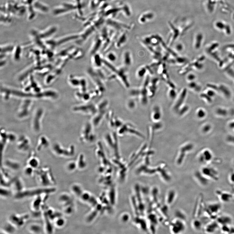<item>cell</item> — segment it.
<instances>
[{
  "mask_svg": "<svg viewBox=\"0 0 234 234\" xmlns=\"http://www.w3.org/2000/svg\"><path fill=\"white\" fill-rule=\"evenodd\" d=\"M1 11L8 13L12 17H20L26 13L27 9L22 2L11 0L1 6Z\"/></svg>",
  "mask_w": 234,
  "mask_h": 234,
  "instance_id": "cell-2",
  "label": "cell"
},
{
  "mask_svg": "<svg viewBox=\"0 0 234 234\" xmlns=\"http://www.w3.org/2000/svg\"><path fill=\"white\" fill-rule=\"evenodd\" d=\"M175 49L177 53H181L184 50V47L182 44L179 43L175 45Z\"/></svg>",
  "mask_w": 234,
  "mask_h": 234,
  "instance_id": "cell-28",
  "label": "cell"
},
{
  "mask_svg": "<svg viewBox=\"0 0 234 234\" xmlns=\"http://www.w3.org/2000/svg\"><path fill=\"white\" fill-rule=\"evenodd\" d=\"M28 231L32 234H40L44 231V228L41 225L37 223H33L30 225L28 228Z\"/></svg>",
  "mask_w": 234,
  "mask_h": 234,
  "instance_id": "cell-15",
  "label": "cell"
},
{
  "mask_svg": "<svg viewBox=\"0 0 234 234\" xmlns=\"http://www.w3.org/2000/svg\"><path fill=\"white\" fill-rule=\"evenodd\" d=\"M168 94L169 98L174 99L177 97V93L175 88L170 87L169 88Z\"/></svg>",
  "mask_w": 234,
  "mask_h": 234,
  "instance_id": "cell-25",
  "label": "cell"
},
{
  "mask_svg": "<svg viewBox=\"0 0 234 234\" xmlns=\"http://www.w3.org/2000/svg\"><path fill=\"white\" fill-rule=\"evenodd\" d=\"M72 191L74 193L79 196H81L82 194L81 191L79 186L75 185L72 188Z\"/></svg>",
  "mask_w": 234,
  "mask_h": 234,
  "instance_id": "cell-27",
  "label": "cell"
},
{
  "mask_svg": "<svg viewBox=\"0 0 234 234\" xmlns=\"http://www.w3.org/2000/svg\"><path fill=\"white\" fill-rule=\"evenodd\" d=\"M71 197L69 195L65 193H62L59 195L58 197V202L59 203L63 206L71 203Z\"/></svg>",
  "mask_w": 234,
  "mask_h": 234,
  "instance_id": "cell-14",
  "label": "cell"
},
{
  "mask_svg": "<svg viewBox=\"0 0 234 234\" xmlns=\"http://www.w3.org/2000/svg\"><path fill=\"white\" fill-rule=\"evenodd\" d=\"M57 189L55 187H39L25 188L20 192L14 194V198L17 200H22L34 198L41 195L47 194L49 195L54 193Z\"/></svg>",
  "mask_w": 234,
  "mask_h": 234,
  "instance_id": "cell-1",
  "label": "cell"
},
{
  "mask_svg": "<svg viewBox=\"0 0 234 234\" xmlns=\"http://www.w3.org/2000/svg\"><path fill=\"white\" fill-rule=\"evenodd\" d=\"M159 79L158 77H154L150 80L148 87V96L150 97H153L155 94L158 89V83Z\"/></svg>",
  "mask_w": 234,
  "mask_h": 234,
  "instance_id": "cell-10",
  "label": "cell"
},
{
  "mask_svg": "<svg viewBox=\"0 0 234 234\" xmlns=\"http://www.w3.org/2000/svg\"><path fill=\"white\" fill-rule=\"evenodd\" d=\"M49 195L47 194H44L34 198L31 205V210L34 212L42 211L45 205V201L47 200Z\"/></svg>",
  "mask_w": 234,
  "mask_h": 234,
  "instance_id": "cell-4",
  "label": "cell"
},
{
  "mask_svg": "<svg viewBox=\"0 0 234 234\" xmlns=\"http://www.w3.org/2000/svg\"><path fill=\"white\" fill-rule=\"evenodd\" d=\"M0 195L3 198H7L10 197L13 192L10 187L1 186Z\"/></svg>",
  "mask_w": 234,
  "mask_h": 234,
  "instance_id": "cell-16",
  "label": "cell"
},
{
  "mask_svg": "<svg viewBox=\"0 0 234 234\" xmlns=\"http://www.w3.org/2000/svg\"><path fill=\"white\" fill-rule=\"evenodd\" d=\"M5 165L7 168L14 171H18L20 166L18 163L11 160H7L5 163Z\"/></svg>",
  "mask_w": 234,
  "mask_h": 234,
  "instance_id": "cell-17",
  "label": "cell"
},
{
  "mask_svg": "<svg viewBox=\"0 0 234 234\" xmlns=\"http://www.w3.org/2000/svg\"><path fill=\"white\" fill-rule=\"evenodd\" d=\"M66 222V220L62 215L56 218L53 221L54 227L58 229L62 228L65 225Z\"/></svg>",
  "mask_w": 234,
  "mask_h": 234,
  "instance_id": "cell-18",
  "label": "cell"
},
{
  "mask_svg": "<svg viewBox=\"0 0 234 234\" xmlns=\"http://www.w3.org/2000/svg\"><path fill=\"white\" fill-rule=\"evenodd\" d=\"M83 199L85 200H88L89 198V195L87 194H85L82 195Z\"/></svg>",
  "mask_w": 234,
  "mask_h": 234,
  "instance_id": "cell-33",
  "label": "cell"
},
{
  "mask_svg": "<svg viewBox=\"0 0 234 234\" xmlns=\"http://www.w3.org/2000/svg\"><path fill=\"white\" fill-rule=\"evenodd\" d=\"M32 6L34 10L37 12L46 13L49 11L48 5L39 0H35Z\"/></svg>",
  "mask_w": 234,
  "mask_h": 234,
  "instance_id": "cell-9",
  "label": "cell"
},
{
  "mask_svg": "<svg viewBox=\"0 0 234 234\" xmlns=\"http://www.w3.org/2000/svg\"><path fill=\"white\" fill-rule=\"evenodd\" d=\"M74 6L68 3H62L54 7L53 10V15L56 16H60L74 9Z\"/></svg>",
  "mask_w": 234,
  "mask_h": 234,
  "instance_id": "cell-5",
  "label": "cell"
},
{
  "mask_svg": "<svg viewBox=\"0 0 234 234\" xmlns=\"http://www.w3.org/2000/svg\"><path fill=\"white\" fill-rule=\"evenodd\" d=\"M29 218V215L27 214H13L10 215L8 221L17 228L20 227L24 225Z\"/></svg>",
  "mask_w": 234,
  "mask_h": 234,
  "instance_id": "cell-7",
  "label": "cell"
},
{
  "mask_svg": "<svg viewBox=\"0 0 234 234\" xmlns=\"http://www.w3.org/2000/svg\"><path fill=\"white\" fill-rule=\"evenodd\" d=\"M95 57V63L96 66L98 67L100 66L102 63L101 62L102 60H101L100 57L97 55Z\"/></svg>",
  "mask_w": 234,
  "mask_h": 234,
  "instance_id": "cell-31",
  "label": "cell"
},
{
  "mask_svg": "<svg viewBox=\"0 0 234 234\" xmlns=\"http://www.w3.org/2000/svg\"><path fill=\"white\" fill-rule=\"evenodd\" d=\"M42 213L44 222V232L48 234L53 233L54 231V224L52 223L53 222L44 212H42Z\"/></svg>",
  "mask_w": 234,
  "mask_h": 234,
  "instance_id": "cell-11",
  "label": "cell"
},
{
  "mask_svg": "<svg viewBox=\"0 0 234 234\" xmlns=\"http://www.w3.org/2000/svg\"><path fill=\"white\" fill-rule=\"evenodd\" d=\"M35 174L37 181L41 186L54 187L55 180L50 169L42 168L35 171Z\"/></svg>",
  "mask_w": 234,
  "mask_h": 234,
  "instance_id": "cell-3",
  "label": "cell"
},
{
  "mask_svg": "<svg viewBox=\"0 0 234 234\" xmlns=\"http://www.w3.org/2000/svg\"><path fill=\"white\" fill-rule=\"evenodd\" d=\"M186 79L189 82L194 81L196 79V76L194 74L189 73L186 76Z\"/></svg>",
  "mask_w": 234,
  "mask_h": 234,
  "instance_id": "cell-29",
  "label": "cell"
},
{
  "mask_svg": "<svg viewBox=\"0 0 234 234\" xmlns=\"http://www.w3.org/2000/svg\"><path fill=\"white\" fill-rule=\"evenodd\" d=\"M10 188L14 195L20 192L25 188L23 181L19 177L13 178Z\"/></svg>",
  "mask_w": 234,
  "mask_h": 234,
  "instance_id": "cell-8",
  "label": "cell"
},
{
  "mask_svg": "<svg viewBox=\"0 0 234 234\" xmlns=\"http://www.w3.org/2000/svg\"><path fill=\"white\" fill-rule=\"evenodd\" d=\"M12 16L8 13L1 11V23L4 25L10 24L12 22Z\"/></svg>",
  "mask_w": 234,
  "mask_h": 234,
  "instance_id": "cell-13",
  "label": "cell"
},
{
  "mask_svg": "<svg viewBox=\"0 0 234 234\" xmlns=\"http://www.w3.org/2000/svg\"><path fill=\"white\" fill-rule=\"evenodd\" d=\"M187 94V89L186 88H183L177 97L176 102V106H180L183 102L186 97Z\"/></svg>",
  "mask_w": 234,
  "mask_h": 234,
  "instance_id": "cell-19",
  "label": "cell"
},
{
  "mask_svg": "<svg viewBox=\"0 0 234 234\" xmlns=\"http://www.w3.org/2000/svg\"><path fill=\"white\" fill-rule=\"evenodd\" d=\"M17 227L9 221L6 223L1 230V234H13L15 233L17 230Z\"/></svg>",
  "mask_w": 234,
  "mask_h": 234,
  "instance_id": "cell-12",
  "label": "cell"
},
{
  "mask_svg": "<svg viewBox=\"0 0 234 234\" xmlns=\"http://www.w3.org/2000/svg\"><path fill=\"white\" fill-rule=\"evenodd\" d=\"M188 87L190 89L195 91H197L199 90V86L194 81L189 82Z\"/></svg>",
  "mask_w": 234,
  "mask_h": 234,
  "instance_id": "cell-26",
  "label": "cell"
},
{
  "mask_svg": "<svg viewBox=\"0 0 234 234\" xmlns=\"http://www.w3.org/2000/svg\"><path fill=\"white\" fill-rule=\"evenodd\" d=\"M35 169L28 166L26 167L24 170V175L27 177H31L35 174Z\"/></svg>",
  "mask_w": 234,
  "mask_h": 234,
  "instance_id": "cell-22",
  "label": "cell"
},
{
  "mask_svg": "<svg viewBox=\"0 0 234 234\" xmlns=\"http://www.w3.org/2000/svg\"><path fill=\"white\" fill-rule=\"evenodd\" d=\"M39 160L35 158L31 159L28 162V165L34 169L37 168L39 166Z\"/></svg>",
  "mask_w": 234,
  "mask_h": 234,
  "instance_id": "cell-23",
  "label": "cell"
},
{
  "mask_svg": "<svg viewBox=\"0 0 234 234\" xmlns=\"http://www.w3.org/2000/svg\"><path fill=\"white\" fill-rule=\"evenodd\" d=\"M123 62L126 67L131 66L132 63L131 56L130 53L127 51L123 55Z\"/></svg>",
  "mask_w": 234,
  "mask_h": 234,
  "instance_id": "cell-21",
  "label": "cell"
},
{
  "mask_svg": "<svg viewBox=\"0 0 234 234\" xmlns=\"http://www.w3.org/2000/svg\"><path fill=\"white\" fill-rule=\"evenodd\" d=\"M174 58V59L168 60L169 61V63L173 64L182 65L185 64V63L187 61V59L185 58L180 57L178 56Z\"/></svg>",
  "mask_w": 234,
  "mask_h": 234,
  "instance_id": "cell-20",
  "label": "cell"
},
{
  "mask_svg": "<svg viewBox=\"0 0 234 234\" xmlns=\"http://www.w3.org/2000/svg\"><path fill=\"white\" fill-rule=\"evenodd\" d=\"M108 59L111 62H114L116 60V57L115 54L112 53H109L107 56Z\"/></svg>",
  "mask_w": 234,
  "mask_h": 234,
  "instance_id": "cell-30",
  "label": "cell"
},
{
  "mask_svg": "<svg viewBox=\"0 0 234 234\" xmlns=\"http://www.w3.org/2000/svg\"><path fill=\"white\" fill-rule=\"evenodd\" d=\"M58 29L57 26L53 25L49 26L42 30H35L38 37L42 40L48 39L51 38L57 31Z\"/></svg>",
  "mask_w": 234,
  "mask_h": 234,
  "instance_id": "cell-6",
  "label": "cell"
},
{
  "mask_svg": "<svg viewBox=\"0 0 234 234\" xmlns=\"http://www.w3.org/2000/svg\"><path fill=\"white\" fill-rule=\"evenodd\" d=\"M147 70V67H141L137 71V76L139 78H143L146 75Z\"/></svg>",
  "mask_w": 234,
  "mask_h": 234,
  "instance_id": "cell-24",
  "label": "cell"
},
{
  "mask_svg": "<svg viewBox=\"0 0 234 234\" xmlns=\"http://www.w3.org/2000/svg\"><path fill=\"white\" fill-rule=\"evenodd\" d=\"M75 167V165L73 163H71L69 164L67 167V169L69 171H73Z\"/></svg>",
  "mask_w": 234,
  "mask_h": 234,
  "instance_id": "cell-32",
  "label": "cell"
}]
</instances>
